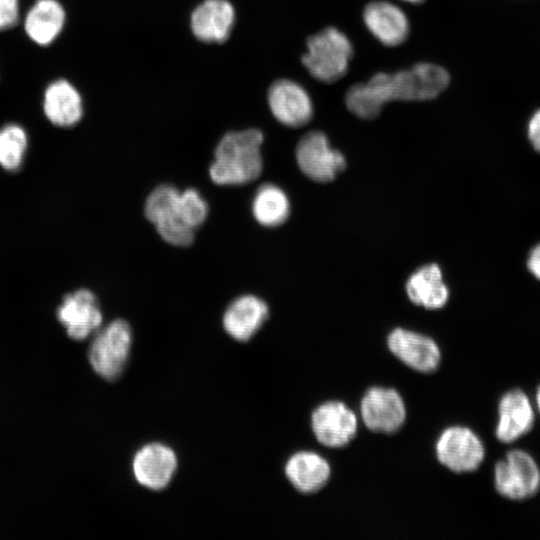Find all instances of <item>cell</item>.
Wrapping results in <instances>:
<instances>
[{
	"label": "cell",
	"mask_w": 540,
	"mask_h": 540,
	"mask_svg": "<svg viewBox=\"0 0 540 540\" xmlns=\"http://www.w3.org/2000/svg\"><path fill=\"white\" fill-rule=\"evenodd\" d=\"M27 148L25 130L17 124L0 129V165L7 171H16L23 162Z\"/></svg>",
	"instance_id": "24"
},
{
	"label": "cell",
	"mask_w": 540,
	"mask_h": 540,
	"mask_svg": "<svg viewBox=\"0 0 540 540\" xmlns=\"http://www.w3.org/2000/svg\"><path fill=\"white\" fill-rule=\"evenodd\" d=\"M406 292L415 305L432 310L442 308L449 298L441 269L436 264H428L415 271L407 280Z\"/></svg>",
	"instance_id": "21"
},
{
	"label": "cell",
	"mask_w": 540,
	"mask_h": 540,
	"mask_svg": "<svg viewBox=\"0 0 540 540\" xmlns=\"http://www.w3.org/2000/svg\"><path fill=\"white\" fill-rule=\"evenodd\" d=\"M437 460L454 473L476 470L484 460L485 449L469 428L452 426L442 431L435 443Z\"/></svg>",
	"instance_id": "6"
},
{
	"label": "cell",
	"mask_w": 540,
	"mask_h": 540,
	"mask_svg": "<svg viewBox=\"0 0 540 540\" xmlns=\"http://www.w3.org/2000/svg\"><path fill=\"white\" fill-rule=\"evenodd\" d=\"M360 416L370 431L393 434L403 426L407 410L397 390L376 386L368 389L363 395L360 402Z\"/></svg>",
	"instance_id": "8"
},
{
	"label": "cell",
	"mask_w": 540,
	"mask_h": 540,
	"mask_svg": "<svg viewBox=\"0 0 540 540\" xmlns=\"http://www.w3.org/2000/svg\"><path fill=\"white\" fill-rule=\"evenodd\" d=\"M296 160L300 170L311 180L332 181L346 165L344 156L332 149L321 131H310L297 144Z\"/></svg>",
	"instance_id": "9"
},
{
	"label": "cell",
	"mask_w": 540,
	"mask_h": 540,
	"mask_svg": "<svg viewBox=\"0 0 540 540\" xmlns=\"http://www.w3.org/2000/svg\"><path fill=\"white\" fill-rule=\"evenodd\" d=\"M390 352L409 368L431 373L438 369L441 352L438 344L430 337L403 328L392 330L387 337Z\"/></svg>",
	"instance_id": "12"
},
{
	"label": "cell",
	"mask_w": 540,
	"mask_h": 540,
	"mask_svg": "<svg viewBox=\"0 0 540 540\" xmlns=\"http://www.w3.org/2000/svg\"><path fill=\"white\" fill-rule=\"evenodd\" d=\"M402 1L409 2V3H420L423 0H402Z\"/></svg>",
	"instance_id": "31"
},
{
	"label": "cell",
	"mask_w": 540,
	"mask_h": 540,
	"mask_svg": "<svg viewBox=\"0 0 540 540\" xmlns=\"http://www.w3.org/2000/svg\"><path fill=\"white\" fill-rule=\"evenodd\" d=\"M537 405L540 411V387L538 388V391H537Z\"/></svg>",
	"instance_id": "30"
},
{
	"label": "cell",
	"mask_w": 540,
	"mask_h": 540,
	"mask_svg": "<svg viewBox=\"0 0 540 540\" xmlns=\"http://www.w3.org/2000/svg\"><path fill=\"white\" fill-rule=\"evenodd\" d=\"M268 103L273 116L289 127H300L313 116V103L308 92L298 83L281 79L268 91Z\"/></svg>",
	"instance_id": "14"
},
{
	"label": "cell",
	"mask_w": 540,
	"mask_h": 540,
	"mask_svg": "<svg viewBox=\"0 0 540 540\" xmlns=\"http://www.w3.org/2000/svg\"><path fill=\"white\" fill-rule=\"evenodd\" d=\"M345 103L350 112L362 119L376 118L383 108L375 101L365 83L351 86L345 95Z\"/></svg>",
	"instance_id": "25"
},
{
	"label": "cell",
	"mask_w": 540,
	"mask_h": 540,
	"mask_svg": "<svg viewBox=\"0 0 540 540\" xmlns=\"http://www.w3.org/2000/svg\"><path fill=\"white\" fill-rule=\"evenodd\" d=\"M56 316L67 335L76 341L85 340L95 333L103 321L97 298L88 289L66 294L56 310Z\"/></svg>",
	"instance_id": "11"
},
{
	"label": "cell",
	"mask_w": 540,
	"mask_h": 540,
	"mask_svg": "<svg viewBox=\"0 0 540 540\" xmlns=\"http://www.w3.org/2000/svg\"><path fill=\"white\" fill-rule=\"evenodd\" d=\"M177 456L168 446L150 443L133 457L132 471L136 481L150 490H162L171 482L177 469Z\"/></svg>",
	"instance_id": "13"
},
{
	"label": "cell",
	"mask_w": 540,
	"mask_h": 540,
	"mask_svg": "<svg viewBox=\"0 0 540 540\" xmlns=\"http://www.w3.org/2000/svg\"><path fill=\"white\" fill-rule=\"evenodd\" d=\"M131 345L129 323L123 319L111 321L96 331L88 350L90 366L106 381L119 379L127 365Z\"/></svg>",
	"instance_id": "4"
},
{
	"label": "cell",
	"mask_w": 540,
	"mask_h": 540,
	"mask_svg": "<svg viewBox=\"0 0 540 540\" xmlns=\"http://www.w3.org/2000/svg\"><path fill=\"white\" fill-rule=\"evenodd\" d=\"M43 109L48 120L60 127L77 124L83 114L79 92L65 79L55 80L48 85L44 93Z\"/></svg>",
	"instance_id": "20"
},
{
	"label": "cell",
	"mask_w": 540,
	"mask_h": 540,
	"mask_svg": "<svg viewBox=\"0 0 540 540\" xmlns=\"http://www.w3.org/2000/svg\"><path fill=\"white\" fill-rule=\"evenodd\" d=\"M269 315L267 304L254 295L233 300L223 315V327L235 340L249 341L262 327Z\"/></svg>",
	"instance_id": "16"
},
{
	"label": "cell",
	"mask_w": 540,
	"mask_h": 540,
	"mask_svg": "<svg viewBox=\"0 0 540 540\" xmlns=\"http://www.w3.org/2000/svg\"><path fill=\"white\" fill-rule=\"evenodd\" d=\"M252 213L262 226L277 227L289 216V199L280 187L271 183L263 184L253 197Z\"/></svg>",
	"instance_id": "23"
},
{
	"label": "cell",
	"mask_w": 540,
	"mask_h": 540,
	"mask_svg": "<svg viewBox=\"0 0 540 540\" xmlns=\"http://www.w3.org/2000/svg\"><path fill=\"white\" fill-rule=\"evenodd\" d=\"M494 482L497 492L503 497L523 500L537 492L540 471L528 453L512 450L496 464Z\"/></svg>",
	"instance_id": "7"
},
{
	"label": "cell",
	"mask_w": 540,
	"mask_h": 540,
	"mask_svg": "<svg viewBox=\"0 0 540 540\" xmlns=\"http://www.w3.org/2000/svg\"><path fill=\"white\" fill-rule=\"evenodd\" d=\"M180 205L187 224L195 230L206 219L208 206L206 201L195 189L180 192Z\"/></svg>",
	"instance_id": "26"
},
{
	"label": "cell",
	"mask_w": 540,
	"mask_h": 540,
	"mask_svg": "<svg viewBox=\"0 0 540 540\" xmlns=\"http://www.w3.org/2000/svg\"><path fill=\"white\" fill-rule=\"evenodd\" d=\"M353 55L349 38L335 27H327L307 40L302 63L318 81L332 83L343 77Z\"/></svg>",
	"instance_id": "3"
},
{
	"label": "cell",
	"mask_w": 540,
	"mask_h": 540,
	"mask_svg": "<svg viewBox=\"0 0 540 540\" xmlns=\"http://www.w3.org/2000/svg\"><path fill=\"white\" fill-rule=\"evenodd\" d=\"M260 130L247 129L226 133L214 153L209 168L212 181L218 185H242L259 177L263 168Z\"/></svg>",
	"instance_id": "1"
},
{
	"label": "cell",
	"mask_w": 540,
	"mask_h": 540,
	"mask_svg": "<svg viewBox=\"0 0 540 540\" xmlns=\"http://www.w3.org/2000/svg\"><path fill=\"white\" fill-rule=\"evenodd\" d=\"M65 11L57 0H37L25 18V31L35 43L48 45L62 31Z\"/></svg>",
	"instance_id": "22"
},
{
	"label": "cell",
	"mask_w": 540,
	"mask_h": 540,
	"mask_svg": "<svg viewBox=\"0 0 540 540\" xmlns=\"http://www.w3.org/2000/svg\"><path fill=\"white\" fill-rule=\"evenodd\" d=\"M366 84L384 106L394 100H431L448 86L449 74L439 65L418 63L396 73H377Z\"/></svg>",
	"instance_id": "2"
},
{
	"label": "cell",
	"mask_w": 540,
	"mask_h": 540,
	"mask_svg": "<svg viewBox=\"0 0 540 540\" xmlns=\"http://www.w3.org/2000/svg\"><path fill=\"white\" fill-rule=\"evenodd\" d=\"M290 484L302 494L320 491L329 481L331 467L320 454L312 451L294 453L284 467Z\"/></svg>",
	"instance_id": "17"
},
{
	"label": "cell",
	"mask_w": 540,
	"mask_h": 540,
	"mask_svg": "<svg viewBox=\"0 0 540 540\" xmlns=\"http://www.w3.org/2000/svg\"><path fill=\"white\" fill-rule=\"evenodd\" d=\"M527 269L540 281V243L535 245L528 254Z\"/></svg>",
	"instance_id": "29"
},
{
	"label": "cell",
	"mask_w": 540,
	"mask_h": 540,
	"mask_svg": "<svg viewBox=\"0 0 540 540\" xmlns=\"http://www.w3.org/2000/svg\"><path fill=\"white\" fill-rule=\"evenodd\" d=\"M363 21L370 33L382 44L397 46L409 34V20L404 11L388 1L368 3L363 11Z\"/></svg>",
	"instance_id": "15"
},
{
	"label": "cell",
	"mask_w": 540,
	"mask_h": 540,
	"mask_svg": "<svg viewBox=\"0 0 540 540\" xmlns=\"http://www.w3.org/2000/svg\"><path fill=\"white\" fill-rule=\"evenodd\" d=\"M19 21L18 0H0V30L13 28Z\"/></svg>",
	"instance_id": "27"
},
{
	"label": "cell",
	"mask_w": 540,
	"mask_h": 540,
	"mask_svg": "<svg viewBox=\"0 0 540 540\" xmlns=\"http://www.w3.org/2000/svg\"><path fill=\"white\" fill-rule=\"evenodd\" d=\"M311 428L316 440L328 448L349 444L358 431L356 414L343 402L327 401L314 409Z\"/></svg>",
	"instance_id": "10"
},
{
	"label": "cell",
	"mask_w": 540,
	"mask_h": 540,
	"mask_svg": "<svg viewBox=\"0 0 540 540\" xmlns=\"http://www.w3.org/2000/svg\"><path fill=\"white\" fill-rule=\"evenodd\" d=\"M179 197L175 187L159 185L149 194L144 211L167 243L184 247L193 242L194 230L185 220Z\"/></svg>",
	"instance_id": "5"
},
{
	"label": "cell",
	"mask_w": 540,
	"mask_h": 540,
	"mask_svg": "<svg viewBox=\"0 0 540 540\" xmlns=\"http://www.w3.org/2000/svg\"><path fill=\"white\" fill-rule=\"evenodd\" d=\"M498 412L496 437L500 442H513L526 434L533 426L532 406L526 394L520 389L511 390L502 396Z\"/></svg>",
	"instance_id": "18"
},
{
	"label": "cell",
	"mask_w": 540,
	"mask_h": 540,
	"mask_svg": "<svg viewBox=\"0 0 540 540\" xmlns=\"http://www.w3.org/2000/svg\"><path fill=\"white\" fill-rule=\"evenodd\" d=\"M528 138L533 148L540 152V110L529 121Z\"/></svg>",
	"instance_id": "28"
},
{
	"label": "cell",
	"mask_w": 540,
	"mask_h": 540,
	"mask_svg": "<svg viewBox=\"0 0 540 540\" xmlns=\"http://www.w3.org/2000/svg\"><path fill=\"white\" fill-rule=\"evenodd\" d=\"M234 8L226 0H205L191 15L194 35L204 42H224L234 22Z\"/></svg>",
	"instance_id": "19"
}]
</instances>
